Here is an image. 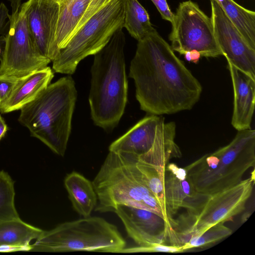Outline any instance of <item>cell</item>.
<instances>
[{
	"instance_id": "e575fe53",
	"label": "cell",
	"mask_w": 255,
	"mask_h": 255,
	"mask_svg": "<svg viewBox=\"0 0 255 255\" xmlns=\"http://www.w3.org/2000/svg\"></svg>"
},
{
	"instance_id": "2e32d148",
	"label": "cell",
	"mask_w": 255,
	"mask_h": 255,
	"mask_svg": "<svg viewBox=\"0 0 255 255\" xmlns=\"http://www.w3.org/2000/svg\"><path fill=\"white\" fill-rule=\"evenodd\" d=\"M166 211L172 229L175 223L173 216L197 192L188 177L185 168L169 163L165 167L164 181Z\"/></svg>"
},
{
	"instance_id": "4dcf8cb0",
	"label": "cell",
	"mask_w": 255,
	"mask_h": 255,
	"mask_svg": "<svg viewBox=\"0 0 255 255\" xmlns=\"http://www.w3.org/2000/svg\"><path fill=\"white\" fill-rule=\"evenodd\" d=\"M7 129L8 127L4 119L0 115V140L5 135Z\"/></svg>"
},
{
	"instance_id": "8fae6325",
	"label": "cell",
	"mask_w": 255,
	"mask_h": 255,
	"mask_svg": "<svg viewBox=\"0 0 255 255\" xmlns=\"http://www.w3.org/2000/svg\"><path fill=\"white\" fill-rule=\"evenodd\" d=\"M214 35L222 53L238 69L255 79V48L247 41L215 0H210Z\"/></svg>"
},
{
	"instance_id": "6da1fadb",
	"label": "cell",
	"mask_w": 255,
	"mask_h": 255,
	"mask_svg": "<svg viewBox=\"0 0 255 255\" xmlns=\"http://www.w3.org/2000/svg\"><path fill=\"white\" fill-rule=\"evenodd\" d=\"M129 76L134 81L140 109L161 116L191 110L202 87L154 29L138 41Z\"/></svg>"
},
{
	"instance_id": "52a82bcc",
	"label": "cell",
	"mask_w": 255,
	"mask_h": 255,
	"mask_svg": "<svg viewBox=\"0 0 255 255\" xmlns=\"http://www.w3.org/2000/svg\"><path fill=\"white\" fill-rule=\"evenodd\" d=\"M124 0H112L93 15L60 50L52 61L53 71L73 74L82 60L98 52L120 27H124Z\"/></svg>"
},
{
	"instance_id": "f546056e",
	"label": "cell",
	"mask_w": 255,
	"mask_h": 255,
	"mask_svg": "<svg viewBox=\"0 0 255 255\" xmlns=\"http://www.w3.org/2000/svg\"><path fill=\"white\" fill-rule=\"evenodd\" d=\"M8 10L6 5L2 2L0 3V41H3L5 35L4 32L8 22L6 21L9 18Z\"/></svg>"
},
{
	"instance_id": "7c38bea8",
	"label": "cell",
	"mask_w": 255,
	"mask_h": 255,
	"mask_svg": "<svg viewBox=\"0 0 255 255\" xmlns=\"http://www.w3.org/2000/svg\"><path fill=\"white\" fill-rule=\"evenodd\" d=\"M173 125L161 116L143 118L123 135L112 142L109 151L134 154L138 158L152 152L167 136Z\"/></svg>"
},
{
	"instance_id": "277c9868",
	"label": "cell",
	"mask_w": 255,
	"mask_h": 255,
	"mask_svg": "<svg viewBox=\"0 0 255 255\" xmlns=\"http://www.w3.org/2000/svg\"><path fill=\"white\" fill-rule=\"evenodd\" d=\"M137 157L109 151L92 182L97 196L95 211L114 212L122 205L153 212L164 219L159 204L136 167Z\"/></svg>"
},
{
	"instance_id": "d4e9b609",
	"label": "cell",
	"mask_w": 255,
	"mask_h": 255,
	"mask_svg": "<svg viewBox=\"0 0 255 255\" xmlns=\"http://www.w3.org/2000/svg\"><path fill=\"white\" fill-rule=\"evenodd\" d=\"M232 230L223 223L217 224L201 234L192 237L182 248V251L206 246L218 242L232 234Z\"/></svg>"
},
{
	"instance_id": "4fadbf2b",
	"label": "cell",
	"mask_w": 255,
	"mask_h": 255,
	"mask_svg": "<svg viewBox=\"0 0 255 255\" xmlns=\"http://www.w3.org/2000/svg\"><path fill=\"white\" fill-rule=\"evenodd\" d=\"M27 1V20L32 39L40 53L52 61L60 51L56 43L59 2Z\"/></svg>"
},
{
	"instance_id": "d590c367",
	"label": "cell",
	"mask_w": 255,
	"mask_h": 255,
	"mask_svg": "<svg viewBox=\"0 0 255 255\" xmlns=\"http://www.w3.org/2000/svg\"><path fill=\"white\" fill-rule=\"evenodd\" d=\"M61 0H60V1H61Z\"/></svg>"
},
{
	"instance_id": "7402d4cb",
	"label": "cell",
	"mask_w": 255,
	"mask_h": 255,
	"mask_svg": "<svg viewBox=\"0 0 255 255\" xmlns=\"http://www.w3.org/2000/svg\"><path fill=\"white\" fill-rule=\"evenodd\" d=\"M123 26L137 41L155 29L147 11L137 0H124Z\"/></svg>"
},
{
	"instance_id": "5bb4252c",
	"label": "cell",
	"mask_w": 255,
	"mask_h": 255,
	"mask_svg": "<svg viewBox=\"0 0 255 255\" xmlns=\"http://www.w3.org/2000/svg\"><path fill=\"white\" fill-rule=\"evenodd\" d=\"M113 212L121 219L128 236L137 246L166 245L168 226L164 219L158 214L122 205L117 206Z\"/></svg>"
},
{
	"instance_id": "1f68e13d",
	"label": "cell",
	"mask_w": 255,
	"mask_h": 255,
	"mask_svg": "<svg viewBox=\"0 0 255 255\" xmlns=\"http://www.w3.org/2000/svg\"><path fill=\"white\" fill-rule=\"evenodd\" d=\"M189 52L190 62L194 63H197L201 57L200 53L195 50H192L189 51Z\"/></svg>"
},
{
	"instance_id": "9c48e42d",
	"label": "cell",
	"mask_w": 255,
	"mask_h": 255,
	"mask_svg": "<svg viewBox=\"0 0 255 255\" xmlns=\"http://www.w3.org/2000/svg\"><path fill=\"white\" fill-rule=\"evenodd\" d=\"M28 2L9 15V27L4 38L0 76L22 77L43 69L51 62L35 44L27 20Z\"/></svg>"
},
{
	"instance_id": "5b68a950",
	"label": "cell",
	"mask_w": 255,
	"mask_h": 255,
	"mask_svg": "<svg viewBox=\"0 0 255 255\" xmlns=\"http://www.w3.org/2000/svg\"><path fill=\"white\" fill-rule=\"evenodd\" d=\"M255 164V130H238L227 145L184 167L195 190L208 195L230 188Z\"/></svg>"
},
{
	"instance_id": "9a60e30c",
	"label": "cell",
	"mask_w": 255,
	"mask_h": 255,
	"mask_svg": "<svg viewBox=\"0 0 255 255\" xmlns=\"http://www.w3.org/2000/svg\"><path fill=\"white\" fill-rule=\"evenodd\" d=\"M227 62L234 91L232 125L238 131L251 128L255 110V79Z\"/></svg>"
},
{
	"instance_id": "4316f807",
	"label": "cell",
	"mask_w": 255,
	"mask_h": 255,
	"mask_svg": "<svg viewBox=\"0 0 255 255\" xmlns=\"http://www.w3.org/2000/svg\"><path fill=\"white\" fill-rule=\"evenodd\" d=\"M20 78L0 76V109L18 83Z\"/></svg>"
},
{
	"instance_id": "f1b7e54d",
	"label": "cell",
	"mask_w": 255,
	"mask_h": 255,
	"mask_svg": "<svg viewBox=\"0 0 255 255\" xmlns=\"http://www.w3.org/2000/svg\"><path fill=\"white\" fill-rule=\"evenodd\" d=\"M156 7L161 16L164 20L172 24L174 20V14L170 10L166 0H151Z\"/></svg>"
},
{
	"instance_id": "603a6c76",
	"label": "cell",
	"mask_w": 255,
	"mask_h": 255,
	"mask_svg": "<svg viewBox=\"0 0 255 255\" xmlns=\"http://www.w3.org/2000/svg\"><path fill=\"white\" fill-rule=\"evenodd\" d=\"M136 165L145 184L153 194L159 204L164 219L167 224L168 229L170 230L172 228L167 215L164 200V181L165 175L161 174L153 166L140 160L138 157L136 161Z\"/></svg>"
},
{
	"instance_id": "ac0fdd59",
	"label": "cell",
	"mask_w": 255,
	"mask_h": 255,
	"mask_svg": "<svg viewBox=\"0 0 255 255\" xmlns=\"http://www.w3.org/2000/svg\"><path fill=\"white\" fill-rule=\"evenodd\" d=\"M43 230L22 221L20 218L0 223V249L8 251H29L30 242L37 239Z\"/></svg>"
},
{
	"instance_id": "3957f363",
	"label": "cell",
	"mask_w": 255,
	"mask_h": 255,
	"mask_svg": "<svg viewBox=\"0 0 255 255\" xmlns=\"http://www.w3.org/2000/svg\"><path fill=\"white\" fill-rule=\"evenodd\" d=\"M77 92L70 75L50 84L20 110L18 122L53 152L63 156L71 130Z\"/></svg>"
},
{
	"instance_id": "836d02e7",
	"label": "cell",
	"mask_w": 255,
	"mask_h": 255,
	"mask_svg": "<svg viewBox=\"0 0 255 255\" xmlns=\"http://www.w3.org/2000/svg\"><path fill=\"white\" fill-rule=\"evenodd\" d=\"M56 0V1H59H59H60V0Z\"/></svg>"
},
{
	"instance_id": "83f0119b",
	"label": "cell",
	"mask_w": 255,
	"mask_h": 255,
	"mask_svg": "<svg viewBox=\"0 0 255 255\" xmlns=\"http://www.w3.org/2000/svg\"><path fill=\"white\" fill-rule=\"evenodd\" d=\"M111 0H90L88 7L82 19L77 25L73 34V36L93 15L107 5Z\"/></svg>"
},
{
	"instance_id": "7a4b0ae2",
	"label": "cell",
	"mask_w": 255,
	"mask_h": 255,
	"mask_svg": "<svg viewBox=\"0 0 255 255\" xmlns=\"http://www.w3.org/2000/svg\"><path fill=\"white\" fill-rule=\"evenodd\" d=\"M123 27L94 55L89 102L94 124L110 130L119 123L127 102L128 80Z\"/></svg>"
},
{
	"instance_id": "44dd1931",
	"label": "cell",
	"mask_w": 255,
	"mask_h": 255,
	"mask_svg": "<svg viewBox=\"0 0 255 255\" xmlns=\"http://www.w3.org/2000/svg\"><path fill=\"white\" fill-rule=\"evenodd\" d=\"M249 44L255 48V12L234 0H215Z\"/></svg>"
},
{
	"instance_id": "ba28073f",
	"label": "cell",
	"mask_w": 255,
	"mask_h": 255,
	"mask_svg": "<svg viewBox=\"0 0 255 255\" xmlns=\"http://www.w3.org/2000/svg\"><path fill=\"white\" fill-rule=\"evenodd\" d=\"M254 183V174L230 188L210 195L193 214L180 215L176 221L183 243L185 245L192 237L242 212L251 196Z\"/></svg>"
},
{
	"instance_id": "8992f818",
	"label": "cell",
	"mask_w": 255,
	"mask_h": 255,
	"mask_svg": "<svg viewBox=\"0 0 255 255\" xmlns=\"http://www.w3.org/2000/svg\"><path fill=\"white\" fill-rule=\"evenodd\" d=\"M125 248L126 241L115 225L104 218L89 216L43 231L29 251L121 253Z\"/></svg>"
},
{
	"instance_id": "d6a6232c",
	"label": "cell",
	"mask_w": 255,
	"mask_h": 255,
	"mask_svg": "<svg viewBox=\"0 0 255 255\" xmlns=\"http://www.w3.org/2000/svg\"><path fill=\"white\" fill-rule=\"evenodd\" d=\"M11 4L14 6H19L21 4L22 0H7Z\"/></svg>"
},
{
	"instance_id": "cb8c5ba5",
	"label": "cell",
	"mask_w": 255,
	"mask_h": 255,
	"mask_svg": "<svg viewBox=\"0 0 255 255\" xmlns=\"http://www.w3.org/2000/svg\"><path fill=\"white\" fill-rule=\"evenodd\" d=\"M14 183L8 173L0 171V223L20 218L14 204Z\"/></svg>"
},
{
	"instance_id": "d6986e66",
	"label": "cell",
	"mask_w": 255,
	"mask_h": 255,
	"mask_svg": "<svg viewBox=\"0 0 255 255\" xmlns=\"http://www.w3.org/2000/svg\"><path fill=\"white\" fill-rule=\"evenodd\" d=\"M64 182L74 210L83 217L90 216L97 204L92 182L75 171L68 174Z\"/></svg>"
},
{
	"instance_id": "ffe728a7",
	"label": "cell",
	"mask_w": 255,
	"mask_h": 255,
	"mask_svg": "<svg viewBox=\"0 0 255 255\" xmlns=\"http://www.w3.org/2000/svg\"><path fill=\"white\" fill-rule=\"evenodd\" d=\"M90 0H62L59 1V12L56 33V43L63 48L73 36L83 16Z\"/></svg>"
},
{
	"instance_id": "30bf717a",
	"label": "cell",
	"mask_w": 255,
	"mask_h": 255,
	"mask_svg": "<svg viewBox=\"0 0 255 255\" xmlns=\"http://www.w3.org/2000/svg\"><path fill=\"white\" fill-rule=\"evenodd\" d=\"M169 35L171 48L180 54L195 50L201 56L216 57L222 53L215 39L211 19L196 3H179Z\"/></svg>"
},
{
	"instance_id": "e0dca14e",
	"label": "cell",
	"mask_w": 255,
	"mask_h": 255,
	"mask_svg": "<svg viewBox=\"0 0 255 255\" xmlns=\"http://www.w3.org/2000/svg\"><path fill=\"white\" fill-rule=\"evenodd\" d=\"M54 77L51 68L47 66L20 78L11 94L0 109L1 114L20 110L34 100L50 84Z\"/></svg>"
},
{
	"instance_id": "484cf974",
	"label": "cell",
	"mask_w": 255,
	"mask_h": 255,
	"mask_svg": "<svg viewBox=\"0 0 255 255\" xmlns=\"http://www.w3.org/2000/svg\"><path fill=\"white\" fill-rule=\"evenodd\" d=\"M181 248L164 244H155L146 247L136 246L131 248H125L121 253H179L181 252Z\"/></svg>"
}]
</instances>
